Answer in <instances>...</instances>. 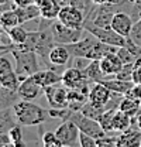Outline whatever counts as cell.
<instances>
[{
  "mask_svg": "<svg viewBox=\"0 0 141 147\" xmlns=\"http://www.w3.org/2000/svg\"><path fill=\"white\" fill-rule=\"evenodd\" d=\"M13 116L20 126H41L48 117L50 110L34 103L33 100L20 99L11 106Z\"/></svg>",
  "mask_w": 141,
  "mask_h": 147,
  "instance_id": "6da1fadb",
  "label": "cell"
},
{
  "mask_svg": "<svg viewBox=\"0 0 141 147\" xmlns=\"http://www.w3.org/2000/svg\"><path fill=\"white\" fill-rule=\"evenodd\" d=\"M10 54L16 61V72L23 81L40 71V55L33 50H13Z\"/></svg>",
  "mask_w": 141,
  "mask_h": 147,
  "instance_id": "7a4b0ae2",
  "label": "cell"
},
{
  "mask_svg": "<svg viewBox=\"0 0 141 147\" xmlns=\"http://www.w3.org/2000/svg\"><path fill=\"white\" fill-rule=\"evenodd\" d=\"M51 33L56 44L68 45V44L79 41L85 34V28H72L61 23L58 18H55L51 23Z\"/></svg>",
  "mask_w": 141,
  "mask_h": 147,
  "instance_id": "3957f363",
  "label": "cell"
},
{
  "mask_svg": "<svg viewBox=\"0 0 141 147\" xmlns=\"http://www.w3.org/2000/svg\"><path fill=\"white\" fill-rule=\"evenodd\" d=\"M85 30L89 31L92 36H95L99 41L114 45V47H124L127 44V37H123L122 34L116 33L111 27H97L95 24H90L85 21Z\"/></svg>",
  "mask_w": 141,
  "mask_h": 147,
  "instance_id": "277c9868",
  "label": "cell"
},
{
  "mask_svg": "<svg viewBox=\"0 0 141 147\" xmlns=\"http://www.w3.org/2000/svg\"><path fill=\"white\" fill-rule=\"evenodd\" d=\"M68 119H70V120L79 127L81 131L88 133L92 137H95L96 140L100 139V137H103L106 134V131L103 130V127L100 126V123H99L97 120L85 116L81 110H72V113L69 115Z\"/></svg>",
  "mask_w": 141,
  "mask_h": 147,
  "instance_id": "5b68a950",
  "label": "cell"
},
{
  "mask_svg": "<svg viewBox=\"0 0 141 147\" xmlns=\"http://www.w3.org/2000/svg\"><path fill=\"white\" fill-rule=\"evenodd\" d=\"M70 57H72V54L66 48V45L55 44L51 48V51L48 53V57L44 61V64L50 69H54V71H56L59 74H64V71L66 69L68 62L70 61Z\"/></svg>",
  "mask_w": 141,
  "mask_h": 147,
  "instance_id": "8992f818",
  "label": "cell"
},
{
  "mask_svg": "<svg viewBox=\"0 0 141 147\" xmlns=\"http://www.w3.org/2000/svg\"><path fill=\"white\" fill-rule=\"evenodd\" d=\"M44 95L51 108L55 109H65L69 103V88H66L62 82L50 85L44 88Z\"/></svg>",
  "mask_w": 141,
  "mask_h": 147,
  "instance_id": "52a82bcc",
  "label": "cell"
},
{
  "mask_svg": "<svg viewBox=\"0 0 141 147\" xmlns=\"http://www.w3.org/2000/svg\"><path fill=\"white\" fill-rule=\"evenodd\" d=\"M79 133H81L79 127L70 119L62 120V123L55 130L56 137L59 139V142L62 143V146H65V147L81 146V143H79Z\"/></svg>",
  "mask_w": 141,
  "mask_h": 147,
  "instance_id": "ba28073f",
  "label": "cell"
},
{
  "mask_svg": "<svg viewBox=\"0 0 141 147\" xmlns=\"http://www.w3.org/2000/svg\"><path fill=\"white\" fill-rule=\"evenodd\" d=\"M85 13L72 4L62 6L58 14V20L72 28H85Z\"/></svg>",
  "mask_w": 141,
  "mask_h": 147,
  "instance_id": "9c48e42d",
  "label": "cell"
},
{
  "mask_svg": "<svg viewBox=\"0 0 141 147\" xmlns=\"http://www.w3.org/2000/svg\"><path fill=\"white\" fill-rule=\"evenodd\" d=\"M97 42V38L95 36H92L89 31L85 30V34L83 37L76 41V42H72V44H68L66 48L69 50V53L72 54V57H83V58H88L90 50L93 48V45Z\"/></svg>",
  "mask_w": 141,
  "mask_h": 147,
  "instance_id": "30bf717a",
  "label": "cell"
},
{
  "mask_svg": "<svg viewBox=\"0 0 141 147\" xmlns=\"http://www.w3.org/2000/svg\"><path fill=\"white\" fill-rule=\"evenodd\" d=\"M42 93H44V88L35 81L33 76H28V78L23 79L17 89L18 98L24 99V100H34Z\"/></svg>",
  "mask_w": 141,
  "mask_h": 147,
  "instance_id": "8fae6325",
  "label": "cell"
},
{
  "mask_svg": "<svg viewBox=\"0 0 141 147\" xmlns=\"http://www.w3.org/2000/svg\"><path fill=\"white\" fill-rule=\"evenodd\" d=\"M133 24H134V20L131 17V14L126 13L123 10H117L113 16V20H111V28L116 33L122 34L123 37L130 36Z\"/></svg>",
  "mask_w": 141,
  "mask_h": 147,
  "instance_id": "7c38bea8",
  "label": "cell"
},
{
  "mask_svg": "<svg viewBox=\"0 0 141 147\" xmlns=\"http://www.w3.org/2000/svg\"><path fill=\"white\" fill-rule=\"evenodd\" d=\"M113 95H114V92L110 91L103 82H93L90 92H89V100L107 106V103L111 100Z\"/></svg>",
  "mask_w": 141,
  "mask_h": 147,
  "instance_id": "4fadbf2b",
  "label": "cell"
},
{
  "mask_svg": "<svg viewBox=\"0 0 141 147\" xmlns=\"http://www.w3.org/2000/svg\"><path fill=\"white\" fill-rule=\"evenodd\" d=\"M117 146L120 147H140L141 146V130L136 125L130 129L119 133Z\"/></svg>",
  "mask_w": 141,
  "mask_h": 147,
  "instance_id": "5bb4252c",
  "label": "cell"
},
{
  "mask_svg": "<svg viewBox=\"0 0 141 147\" xmlns=\"http://www.w3.org/2000/svg\"><path fill=\"white\" fill-rule=\"evenodd\" d=\"M99 61H100V68H102L103 74L107 76V79L116 76L124 65L123 62H122V59L119 58V55L116 54V53L107 54L106 57H103L102 59H99Z\"/></svg>",
  "mask_w": 141,
  "mask_h": 147,
  "instance_id": "9a60e30c",
  "label": "cell"
},
{
  "mask_svg": "<svg viewBox=\"0 0 141 147\" xmlns=\"http://www.w3.org/2000/svg\"><path fill=\"white\" fill-rule=\"evenodd\" d=\"M86 79L83 72H82V69H79V68H76V67H70V68H66L64 74H62V84L66 86V88H69V89H75V88H79Z\"/></svg>",
  "mask_w": 141,
  "mask_h": 147,
  "instance_id": "2e32d148",
  "label": "cell"
},
{
  "mask_svg": "<svg viewBox=\"0 0 141 147\" xmlns=\"http://www.w3.org/2000/svg\"><path fill=\"white\" fill-rule=\"evenodd\" d=\"M33 78H34L42 88H47V86H50V85H55V84L62 82V74L56 72V71H54V69H50V68L37 71V72L33 75Z\"/></svg>",
  "mask_w": 141,
  "mask_h": 147,
  "instance_id": "e0dca14e",
  "label": "cell"
},
{
  "mask_svg": "<svg viewBox=\"0 0 141 147\" xmlns=\"http://www.w3.org/2000/svg\"><path fill=\"white\" fill-rule=\"evenodd\" d=\"M35 4L41 10V17L48 18V20L58 18L59 10L62 7L58 3V0H35Z\"/></svg>",
  "mask_w": 141,
  "mask_h": 147,
  "instance_id": "ac0fdd59",
  "label": "cell"
},
{
  "mask_svg": "<svg viewBox=\"0 0 141 147\" xmlns=\"http://www.w3.org/2000/svg\"><path fill=\"white\" fill-rule=\"evenodd\" d=\"M102 82H103L111 92L119 93V95H124V96L128 93V91H130V89L133 88V85H134L133 81H123V79H119V78H116V76L105 79V81H102Z\"/></svg>",
  "mask_w": 141,
  "mask_h": 147,
  "instance_id": "d6986e66",
  "label": "cell"
},
{
  "mask_svg": "<svg viewBox=\"0 0 141 147\" xmlns=\"http://www.w3.org/2000/svg\"><path fill=\"white\" fill-rule=\"evenodd\" d=\"M82 72L86 78H89L93 82H102V81L107 79V76L103 74L102 68H100V61L99 59H90V62L82 69Z\"/></svg>",
  "mask_w": 141,
  "mask_h": 147,
  "instance_id": "ffe728a7",
  "label": "cell"
},
{
  "mask_svg": "<svg viewBox=\"0 0 141 147\" xmlns=\"http://www.w3.org/2000/svg\"><path fill=\"white\" fill-rule=\"evenodd\" d=\"M134 125V117H131L130 115H127L126 112L117 109L114 113V119H113V130L114 133H122L124 130L130 129Z\"/></svg>",
  "mask_w": 141,
  "mask_h": 147,
  "instance_id": "44dd1931",
  "label": "cell"
},
{
  "mask_svg": "<svg viewBox=\"0 0 141 147\" xmlns=\"http://www.w3.org/2000/svg\"><path fill=\"white\" fill-rule=\"evenodd\" d=\"M16 11L20 17L21 26L28 23V21H33L35 18H41V10L35 3L30 4V6H26V7H16Z\"/></svg>",
  "mask_w": 141,
  "mask_h": 147,
  "instance_id": "7402d4cb",
  "label": "cell"
},
{
  "mask_svg": "<svg viewBox=\"0 0 141 147\" xmlns=\"http://www.w3.org/2000/svg\"><path fill=\"white\" fill-rule=\"evenodd\" d=\"M20 84H21V79L18 78L16 69H10V71L0 74V86H3L4 89L17 92Z\"/></svg>",
  "mask_w": 141,
  "mask_h": 147,
  "instance_id": "603a6c76",
  "label": "cell"
},
{
  "mask_svg": "<svg viewBox=\"0 0 141 147\" xmlns=\"http://www.w3.org/2000/svg\"><path fill=\"white\" fill-rule=\"evenodd\" d=\"M119 109L126 112L131 117H137V115L141 112V102L130 96H123V99L119 103Z\"/></svg>",
  "mask_w": 141,
  "mask_h": 147,
  "instance_id": "cb8c5ba5",
  "label": "cell"
},
{
  "mask_svg": "<svg viewBox=\"0 0 141 147\" xmlns=\"http://www.w3.org/2000/svg\"><path fill=\"white\" fill-rule=\"evenodd\" d=\"M0 24L1 27L7 31L16 26H20V17H18L17 11H16V7L14 9H9V10H4L0 16Z\"/></svg>",
  "mask_w": 141,
  "mask_h": 147,
  "instance_id": "d4e9b609",
  "label": "cell"
},
{
  "mask_svg": "<svg viewBox=\"0 0 141 147\" xmlns=\"http://www.w3.org/2000/svg\"><path fill=\"white\" fill-rule=\"evenodd\" d=\"M89 96L82 93L79 89H69V103L68 108L70 110H81L82 106L88 102Z\"/></svg>",
  "mask_w": 141,
  "mask_h": 147,
  "instance_id": "484cf974",
  "label": "cell"
},
{
  "mask_svg": "<svg viewBox=\"0 0 141 147\" xmlns=\"http://www.w3.org/2000/svg\"><path fill=\"white\" fill-rule=\"evenodd\" d=\"M107 109L105 105H99V103H95V102H92V100H89L82 106V109L81 112L85 115V116H88V117H92V119H95V120H99V117L103 115V112Z\"/></svg>",
  "mask_w": 141,
  "mask_h": 147,
  "instance_id": "4316f807",
  "label": "cell"
},
{
  "mask_svg": "<svg viewBox=\"0 0 141 147\" xmlns=\"http://www.w3.org/2000/svg\"><path fill=\"white\" fill-rule=\"evenodd\" d=\"M14 125L16 119L13 116V112H10V109L0 110V133H7Z\"/></svg>",
  "mask_w": 141,
  "mask_h": 147,
  "instance_id": "83f0119b",
  "label": "cell"
},
{
  "mask_svg": "<svg viewBox=\"0 0 141 147\" xmlns=\"http://www.w3.org/2000/svg\"><path fill=\"white\" fill-rule=\"evenodd\" d=\"M119 109V108H117ZM116 108H111V109H106L103 112V115L99 117V123H100V126L103 127L106 133H114V130H113V119H114V113H116Z\"/></svg>",
  "mask_w": 141,
  "mask_h": 147,
  "instance_id": "f1b7e54d",
  "label": "cell"
},
{
  "mask_svg": "<svg viewBox=\"0 0 141 147\" xmlns=\"http://www.w3.org/2000/svg\"><path fill=\"white\" fill-rule=\"evenodd\" d=\"M7 33H9V36H10V38H11V41H13L14 45H20V44L26 42V40L28 37V31L21 24L10 28V30H7Z\"/></svg>",
  "mask_w": 141,
  "mask_h": 147,
  "instance_id": "f546056e",
  "label": "cell"
},
{
  "mask_svg": "<svg viewBox=\"0 0 141 147\" xmlns=\"http://www.w3.org/2000/svg\"><path fill=\"white\" fill-rule=\"evenodd\" d=\"M9 136L11 139V143L14 147H21L26 146V142H24V137H23V131H21V127L14 125L13 127L9 130Z\"/></svg>",
  "mask_w": 141,
  "mask_h": 147,
  "instance_id": "4dcf8cb0",
  "label": "cell"
},
{
  "mask_svg": "<svg viewBox=\"0 0 141 147\" xmlns=\"http://www.w3.org/2000/svg\"><path fill=\"white\" fill-rule=\"evenodd\" d=\"M41 143L45 147H62V143L56 137L55 131H45L41 136Z\"/></svg>",
  "mask_w": 141,
  "mask_h": 147,
  "instance_id": "1f68e13d",
  "label": "cell"
},
{
  "mask_svg": "<svg viewBox=\"0 0 141 147\" xmlns=\"http://www.w3.org/2000/svg\"><path fill=\"white\" fill-rule=\"evenodd\" d=\"M116 54L119 55V58L122 59V62H123V64H131V62H136V61L138 59V58L133 54V53L126 47V45H124V47H119Z\"/></svg>",
  "mask_w": 141,
  "mask_h": 147,
  "instance_id": "d6a6232c",
  "label": "cell"
},
{
  "mask_svg": "<svg viewBox=\"0 0 141 147\" xmlns=\"http://www.w3.org/2000/svg\"><path fill=\"white\" fill-rule=\"evenodd\" d=\"M134 67H136V62H131V64H124L123 68L119 71V74H117V75H116V78L123 79V81H133Z\"/></svg>",
  "mask_w": 141,
  "mask_h": 147,
  "instance_id": "836d02e7",
  "label": "cell"
},
{
  "mask_svg": "<svg viewBox=\"0 0 141 147\" xmlns=\"http://www.w3.org/2000/svg\"><path fill=\"white\" fill-rule=\"evenodd\" d=\"M117 136H111V133H106L103 137L97 139V147H116Z\"/></svg>",
  "mask_w": 141,
  "mask_h": 147,
  "instance_id": "e575fe53",
  "label": "cell"
},
{
  "mask_svg": "<svg viewBox=\"0 0 141 147\" xmlns=\"http://www.w3.org/2000/svg\"><path fill=\"white\" fill-rule=\"evenodd\" d=\"M128 37H130L136 44L141 45V17L137 18V20L134 21L133 28H131V33H130V36Z\"/></svg>",
  "mask_w": 141,
  "mask_h": 147,
  "instance_id": "d590c367",
  "label": "cell"
},
{
  "mask_svg": "<svg viewBox=\"0 0 141 147\" xmlns=\"http://www.w3.org/2000/svg\"><path fill=\"white\" fill-rule=\"evenodd\" d=\"M79 143H81V147H97V140L83 131L79 133Z\"/></svg>",
  "mask_w": 141,
  "mask_h": 147,
  "instance_id": "8d00e7d4",
  "label": "cell"
},
{
  "mask_svg": "<svg viewBox=\"0 0 141 147\" xmlns=\"http://www.w3.org/2000/svg\"><path fill=\"white\" fill-rule=\"evenodd\" d=\"M14 69L11 65V61L9 59V57H6V54H0V74Z\"/></svg>",
  "mask_w": 141,
  "mask_h": 147,
  "instance_id": "74e56055",
  "label": "cell"
},
{
  "mask_svg": "<svg viewBox=\"0 0 141 147\" xmlns=\"http://www.w3.org/2000/svg\"><path fill=\"white\" fill-rule=\"evenodd\" d=\"M126 96H130V98L137 99V100L141 102V84H134L133 88L128 91V93H127Z\"/></svg>",
  "mask_w": 141,
  "mask_h": 147,
  "instance_id": "f35d334b",
  "label": "cell"
},
{
  "mask_svg": "<svg viewBox=\"0 0 141 147\" xmlns=\"http://www.w3.org/2000/svg\"><path fill=\"white\" fill-rule=\"evenodd\" d=\"M133 82L141 84V58L136 61V67H134V72H133Z\"/></svg>",
  "mask_w": 141,
  "mask_h": 147,
  "instance_id": "ab89813d",
  "label": "cell"
},
{
  "mask_svg": "<svg viewBox=\"0 0 141 147\" xmlns=\"http://www.w3.org/2000/svg\"><path fill=\"white\" fill-rule=\"evenodd\" d=\"M9 146H13L11 139L9 136V131L7 133H0V147H9Z\"/></svg>",
  "mask_w": 141,
  "mask_h": 147,
  "instance_id": "60d3db41",
  "label": "cell"
},
{
  "mask_svg": "<svg viewBox=\"0 0 141 147\" xmlns=\"http://www.w3.org/2000/svg\"><path fill=\"white\" fill-rule=\"evenodd\" d=\"M131 3V7H133V11L137 14V18L141 17V0H128Z\"/></svg>",
  "mask_w": 141,
  "mask_h": 147,
  "instance_id": "b9f144b4",
  "label": "cell"
},
{
  "mask_svg": "<svg viewBox=\"0 0 141 147\" xmlns=\"http://www.w3.org/2000/svg\"><path fill=\"white\" fill-rule=\"evenodd\" d=\"M16 7H26V6H30V4H34L35 0H13Z\"/></svg>",
  "mask_w": 141,
  "mask_h": 147,
  "instance_id": "7bdbcfd3",
  "label": "cell"
},
{
  "mask_svg": "<svg viewBox=\"0 0 141 147\" xmlns=\"http://www.w3.org/2000/svg\"><path fill=\"white\" fill-rule=\"evenodd\" d=\"M134 125L141 130V112L137 115V117H134Z\"/></svg>",
  "mask_w": 141,
  "mask_h": 147,
  "instance_id": "ee69618b",
  "label": "cell"
},
{
  "mask_svg": "<svg viewBox=\"0 0 141 147\" xmlns=\"http://www.w3.org/2000/svg\"><path fill=\"white\" fill-rule=\"evenodd\" d=\"M124 0H107V3H110V4H114V6H119V4H122Z\"/></svg>",
  "mask_w": 141,
  "mask_h": 147,
  "instance_id": "f6af8a7d",
  "label": "cell"
},
{
  "mask_svg": "<svg viewBox=\"0 0 141 147\" xmlns=\"http://www.w3.org/2000/svg\"><path fill=\"white\" fill-rule=\"evenodd\" d=\"M92 3L93 4H106L107 0H92Z\"/></svg>",
  "mask_w": 141,
  "mask_h": 147,
  "instance_id": "bcb514c9",
  "label": "cell"
},
{
  "mask_svg": "<svg viewBox=\"0 0 141 147\" xmlns=\"http://www.w3.org/2000/svg\"><path fill=\"white\" fill-rule=\"evenodd\" d=\"M1 31H6V30H4V28L1 27V24H0V33H1Z\"/></svg>",
  "mask_w": 141,
  "mask_h": 147,
  "instance_id": "7dc6e473",
  "label": "cell"
}]
</instances>
